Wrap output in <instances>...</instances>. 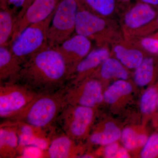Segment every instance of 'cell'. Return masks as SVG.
Returning <instances> with one entry per match:
<instances>
[{"mask_svg": "<svg viewBox=\"0 0 158 158\" xmlns=\"http://www.w3.org/2000/svg\"><path fill=\"white\" fill-rule=\"evenodd\" d=\"M59 1L33 0L24 12L17 19L10 43L27 27L47 19L55 11Z\"/></svg>", "mask_w": 158, "mask_h": 158, "instance_id": "cell-11", "label": "cell"}, {"mask_svg": "<svg viewBox=\"0 0 158 158\" xmlns=\"http://www.w3.org/2000/svg\"><path fill=\"white\" fill-rule=\"evenodd\" d=\"M111 56L110 46L97 47L92 49L77 65L67 85H75L91 77Z\"/></svg>", "mask_w": 158, "mask_h": 158, "instance_id": "cell-14", "label": "cell"}, {"mask_svg": "<svg viewBox=\"0 0 158 158\" xmlns=\"http://www.w3.org/2000/svg\"><path fill=\"white\" fill-rule=\"evenodd\" d=\"M158 31V15L152 21L133 34L131 36L126 39L134 38V37H143L154 33Z\"/></svg>", "mask_w": 158, "mask_h": 158, "instance_id": "cell-27", "label": "cell"}, {"mask_svg": "<svg viewBox=\"0 0 158 158\" xmlns=\"http://www.w3.org/2000/svg\"><path fill=\"white\" fill-rule=\"evenodd\" d=\"M66 86L53 93L37 94L25 107L6 120L23 123L39 128H52L68 105L65 97Z\"/></svg>", "mask_w": 158, "mask_h": 158, "instance_id": "cell-2", "label": "cell"}, {"mask_svg": "<svg viewBox=\"0 0 158 158\" xmlns=\"http://www.w3.org/2000/svg\"><path fill=\"white\" fill-rule=\"evenodd\" d=\"M138 1L146 3L156 8L158 7V0H138Z\"/></svg>", "mask_w": 158, "mask_h": 158, "instance_id": "cell-30", "label": "cell"}, {"mask_svg": "<svg viewBox=\"0 0 158 158\" xmlns=\"http://www.w3.org/2000/svg\"><path fill=\"white\" fill-rule=\"evenodd\" d=\"M138 158H158V131L151 134Z\"/></svg>", "mask_w": 158, "mask_h": 158, "instance_id": "cell-26", "label": "cell"}, {"mask_svg": "<svg viewBox=\"0 0 158 158\" xmlns=\"http://www.w3.org/2000/svg\"><path fill=\"white\" fill-rule=\"evenodd\" d=\"M158 101V79L142 92L139 102L142 124L148 125L156 110Z\"/></svg>", "mask_w": 158, "mask_h": 158, "instance_id": "cell-23", "label": "cell"}, {"mask_svg": "<svg viewBox=\"0 0 158 158\" xmlns=\"http://www.w3.org/2000/svg\"><path fill=\"white\" fill-rule=\"evenodd\" d=\"M38 94L18 82L0 85V117L8 119L25 107Z\"/></svg>", "mask_w": 158, "mask_h": 158, "instance_id": "cell-8", "label": "cell"}, {"mask_svg": "<svg viewBox=\"0 0 158 158\" xmlns=\"http://www.w3.org/2000/svg\"><path fill=\"white\" fill-rule=\"evenodd\" d=\"M99 111L95 108L68 104L59 115L56 123L65 135L77 142L84 143L99 116Z\"/></svg>", "mask_w": 158, "mask_h": 158, "instance_id": "cell-4", "label": "cell"}, {"mask_svg": "<svg viewBox=\"0 0 158 158\" xmlns=\"http://www.w3.org/2000/svg\"><path fill=\"white\" fill-rule=\"evenodd\" d=\"M79 6L101 17L116 19L124 9L116 0H78Z\"/></svg>", "mask_w": 158, "mask_h": 158, "instance_id": "cell-22", "label": "cell"}, {"mask_svg": "<svg viewBox=\"0 0 158 158\" xmlns=\"http://www.w3.org/2000/svg\"><path fill=\"white\" fill-rule=\"evenodd\" d=\"M75 32L94 41L97 47H110L124 37L118 20L98 16L80 6Z\"/></svg>", "mask_w": 158, "mask_h": 158, "instance_id": "cell-3", "label": "cell"}, {"mask_svg": "<svg viewBox=\"0 0 158 158\" xmlns=\"http://www.w3.org/2000/svg\"><path fill=\"white\" fill-rule=\"evenodd\" d=\"M95 151L98 158H132L128 151L121 144L120 141L99 147Z\"/></svg>", "mask_w": 158, "mask_h": 158, "instance_id": "cell-25", "label": "cell"}, {"mask_svg": "<svg viewBox=\"0 0 158 158\" xmlns=\"http://www.w3.org/2000/svg\"><path fill=\"white\" fill-rule=\"evenodd\" d=\"M19 154V139L16 130L3 122L0 126V158H14Z\"/></svg>", "mask_w": 158, "mask_h": 158, "instance_id": "cell-21", "label": "cell"}, {"mask_svg": "<svg viewBox=\"0 0 158 158\" xmlns=\"http://www.w3.org/2000/svg\"><path fill=\"white\" fill-rule=\"evenodd\" d=\"M26 1L27 0H8V7L12 10L15 15L16 11L19 10V15L23 10L25 6Z\"/></svg>", "mask_w": 158, "mask_h": 158, "instance_id": "cell-28", "label": "cell"}, {"mask_svg": "<svg viewBox=\"0 0 158 158\" xmlns=\"http://www.w3.org/2000/svg\"><path fill=\"white\" fill-rule=\"evenodd\" d=\"M112 56L130 70H135L148 54L137 44L123 37L110 46Z\"/></svg>", "mask_w": 158, "mask_h": 158, "instance_id": "cell-16", "label": "cell"}, {"mask_svg": "<svg viewBox=\"0 0 158 158\" xmlns=\"http://www.w3.org/2000/svg\"><path fill=\"white\" fill-rule=\"evenodd\" d=\"M158 79V56L148 55L132 73V80L138 88L148 87Z\"/></svg>", "mask_w": 158, "mask_h": 158, "instance_id": "cell-19", "label": "cell"}, {"mask_svg": "<svg viewBox=\"0 0 158 158\" xmlns=\"http://www.w3.org/2000/svg\"><path fill=\"white\" fill-rule=\"evenodd\" d=\"M8 0H0L1 9H4L8 7Z\"/></svg>", "mask_w": 158, "mask_h": 158, "instance_id": "cell-32", "label": "cell"}, {"mask_svg": "<svg viewBox=\"0 0 158 158\" xmlns=\"http://www.w3.org/2000/svg\"><path fill=\"white\" fill-rule=\"evenodd\" d=\"M23 63L9 46H0V82H16Z\"/></svg>", "mask_w": 158, "mask_h": 158, "instance_id": "cell-20", "label": "cell"}, {"mask_svg": "<svg viewBox=\"0 0 158 158\" xmlns=\"http://www.w3.org/2000/svg\"><path fill=\"white\" fill-rule=\"evenodd\" d=\"M150 135L146 125L131 123L123 128L119 141L132 158H138Z\"/></svg>", "mask_w": 158, "mask_h": 158, "instance_id": "cell-17", "label": "cell"}, {"mask_svg": "<svg viewBox=\"0 0 158 158\" xmlns=\"http://www.w3.org/2000/svg\"><path fill=\"white\" fill-rule=\"evenodd\" d=\"M54 11L44 20L27 27L10 43L11 52L23 63L32 55L48 47V33Z\"/></svg>", "mask_w": 158, "mask_h": 158, "instance_id": "cell-5", "label": "cell"}, {"mask_svg": "<svg viewBox=\"0 0 158 158\" xmlns=\"http://www.w3.org/2000/svg\"><path fill=\"white\" fill-rule=\"evenodd\" d=\"M92 46L90 40L75 34L55 47L65 59L70 73V78L78 64L92 50Z\"/></svg>", "mask_w": 158, "mask_h": 158, "instance_id": "cell-13", "label": "cell"}, {"mask_svg": "<svg viewBox=\"0 0 158 158\" xmlns=\"http://www.w3.org/2000/svg\"><path fill=\"white\" fill-rule=\"evenodd\" d=\"M89 149L85 142H77L63 132L52 138L47 156L51 158H81Z\"/></svg>", "mask_w": 158, "mask_h": 158, "instance_id": "cell-15", "label": "cell"}, {"mask_svg": "<svg viewBox=\"0 0 158 158\" xmlns=\"http://www.w3.org/2000/svg\"><path fill=\"white\" fill-rule=\"evenodd\" d=\"M158 15V9L138 1L127 6L119 15V21L124 38H128L152 21Z\"/></svg>", "mask_w": 158, "mask_h": 158, "instance_id": "cell-9", "label": "cell"}, {"mask_svg": "<svg viewBox=\"0 0 158 158\" xmlns=\"http://www.w3.org/2000/svg\"><path fill=\"white\" fill-rule=\"evenodd\" d=\"M17 16L8 7L0 11V46H9Z\"/></svg>", "mask_w": 158, "mask_h": 158, "instance_id": "cell-24", "label": "cell"}, {"mask_svg": "<svg viewBox=\"0 0 158 158\" xmlns=\"http://www.w3.org/2000/svg\"><path fill=\"white\" fill-rule=\"evenodd\" d=\"M33 0H27V1H26V5L25 6L22 12L18 16L17 19L19 18L20 16L21 15L23 14V13L24 12V11H25L26 9L27 8V7H28L29 6H30V4L32 3V2H33Z\"/></svg>", "mask_w": 158, "mask_h": 158, "instance_id": "cell-33", "label": "cell"}, {"mask_svg": "<svg viewBox=\"0 0 158 158\" xmlns=\"http://www.w3.org/2000/svg\"><path fill=\"white\" fill-rule=\"evenodd\" d=\"M70 74L65 59L55 48L47 47L23 62L17 82L38 94L65 88Z\"/></svg>", "mask_w": 158, "mask_h": 158, "instance_id": "cell-1", "label": "cell"}, {"mask_svg": "<svg viewBox=\"0 0 158 158\" xmlns=\"http://www.w3.org/2000/svg\"><path fill=\"white\" fill-rule=\"evenodd\" d=\"M132 73L131 70L127 68L116 58L111 56L103 62L91 77L100 80L105 88L115 81L131 80Z\"/></svg>", "mask_w": 158, "mask_h": 158, "instance_id": "cell-18", "label": "cell"}, {"mask_svg": "<svg viewBox=\"0 0 158 158\" xmlns=\"http://www.w3.org/2000/svg\"><path fill=\"white\" fill-rule=\"evenodd\" d=\"M137 89L132 79L112 82L105 88L104 104L115 115L122 114L132 104Z\"/></svg>", "mask_w": 158, "mask_h": 158, "instance_id": "cell-10", "label": "cell"}, {"mask_svg": "<svg viewBox=\"0 0 158 158\" xmlns=\"http://www.w3.org/2000/svg\"><path fill=\"white\" fill-rule=\"evenodd\" d=\"M79 7L78 0L59 1L48 33L49 47L58 46L73 35Z\"/></svg>", "mask_w": 158, "mask_h": 158, "instance_id": "cell-6", "label": "cell"}, {"mask_svg": "<svg viewBox=\"0 0 158 158\" xmlns=\"http://www.w3.org/2000/svg\"><path fill=\"white\" fill-rule=\"evenodd\" d=\"M116 1L125 9L127 6L129 5L132 0H116Z\"/></svg>", "mask_w": 158, "mask_h": 158, "instance_id": "cell-31", "label": "cell"}, {"mask_svg": "<svg viewBox=\"0 0 158 158\" xmlns=\"http://www.w3.org/2000/svg\"><path fill=\"white\" fill-rule=\"evenodd\" d=\"M152 124L153 128L155 131H158V101L156 110L153 116L151 121Z\"/></svg>", "mask_w": 158, "mask_h": 158, "instance_id": "cell-29", "label": "cell"}, {"mask_svg": "<svg viewBox=\"0 0 158 158\" xmlns=\"http://www.w3.org/2000/svg\"><path fill=\"white\" fill-rule=\"evenodd\" d=\"M104 90L100 80L90 77L75 85H66L65 98L68 104L99 109L104 105Z\"/></svg>", "mask_w": 158, "mask_h": 158, "instance_id": "cell-7", "label": "cell"}, {"mask_svg": "<svg viewBox=\"0 0 158 158\" xmlns=\"http://www.w3.org/2000/svg\"><path fill=\"white\" fill-rule=\"evenodd\" d=\"M123 127L118 120L111 116H104L94 125L85 143L89 148L103 146L120 141Z\"/></svg>", "mask_w": 158, "mask_h": 158, "instance_id": "cell-12", "label": "cell"}]
</instances>
